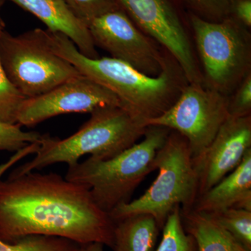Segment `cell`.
Listing matches in <instances>:
<instances>
[{
  "instance_id": "6da1fadb",
  "label": "cell",
  "mask_w": 251,
  "mask_h": 251,
  "mask_svg": "<svg viewBox=\"0 0 251 251\" xmlns=\"http://www.w3.org/2000/svg\"><path fill=\"white\" fill-rule=\"evenodd\" d=\"M115 222L90 188L57 173L0 179V239L14 244L31 235L99 242L113 249Z\"/></svg>"
},
{
  "instance_id": "7a4b0ae2",
  "label": "cell",
  "mask_w": 251,
  "mask_h": 251,
  "mask_svg": "<svg viewBox=\"0 0 251 251\" xmlns=\"http://www.w3.org/2000/svg\"><path fill=\"white\" fill-rule=\"evenodd\" d=\"M46 31L55 53L72 63L81 75L111 91L122 106L146 122L171 108L188 83L182 69L171 54L161 74L151 77L112 57H85L67 36Z\"/></svg>"
},
{
  "instance_id": "3957f363",
  "label": "cell",
  "mask_w": 251,
  "mask_h": 251,
  "mask_svg": "<svg viewBox=\"0 0 251 251\" xmlns=\"http://www.w3.org/2000/svg\"><path fill=\"white\" fill-rule=\"evenodd\" d=\"M147 128L145 120L125 107L99 109L91 113L88 121L67 138L44 134L35 156L15 168L9 176H22L56 163L72 166L87 154L94 159H108L137 143Z\"/></svg>"
},
{
  "instance_id": "277c9868",
  "label": "cell",
  "mask_w": 251,
  "mask_h": 251,
  "mask_svg": "<svg viewBox=\"0 0 251 251\" xmlns=\"http://www.w3.org/2000/svg\"><path fill=\"white\" fill-rule=\"evenodd\" d=\"M171 130L148 126L140 143L107 160L89 157L69 166L65 178L88 186L99 207L110 214L117 206L130 202L135 188L156 171L157 153Z\"/></svg>"
},
{
  "instance_id": "5b68a950",
  "label": "cell",
  "mask_w": 251,
  "mask_h": 251,
  "mask_svg": "<svg viewBox=\"0 0 251 251\" xmlns=\"http://www.w3.org/2000/svg\"><path fill=\"white\" fill-rule=\"evenodd\" d=\"M156 166L157 177L143 196L109 214L114 222L145 213L155 218L162 230L175 208L180 206L181 211L193 209L198 198V180L186 138L171 130L157 153Z\"/></svg>"
},
{
  "instance_id": "8992f818",
  "label": "cell",
  "mask_w": 251,
  "mask_h": 251,
  "mask_svg": "<svg viewBox=\"0 0 251 251\" xmlns=\"http://www.w3.org/2000/svg\"><path fill=\"white\" fill-rule=\"evenodd\" d=\"M187 15L203 85L229 97L251 73L250 29L232 16L210 22Z\"/></svg>"
},
{
  "instance_id": "52a82bcc",
  "label": "cell",
  "mask_w": 251,
  "mask_h": 251,
  "mask_svg": "<svg viewBox=\"0 0 251 251\" xmlns=\"http://www.w3.org/2000/svg\"><path fill=\"white\" fill-rule=\"evenodd\" d=\"M0 61L6 76L26 99L81 75L72 63L54 52L47 31L39 28L18 36L1 31Z\"/></svg>"
},
{
  "instance_id": "ba28073f",
  "label": "cell",
  "mask_w": 251,
  "mask_h": 251,
  "mask_svg": "<svg viewBox=\"0 0 251 251\" xmlns=\"http://www.w3.org/2000/svg\"><path fill=\"white\" fill-rule=\"evenodd\" d=\"M116 1L137 27L174 57L188 83L203 84L187 12L180 0Z\"/></svg>"
},
{
  "instance_id": "9c48e42d",
  "label": "cell",
  "mask_w": 251,
  "mask_h": 251,
  "mask_svg": "<svg viewBox=\"0 0 251 251\" xmlns=\"http://www.w3.org/2000/svg\"><path fill=\"white\" fill-rule=\"evenodd\" d=\"M229 97L201 83H188L175 103L160 116L147 121L175 130L187 140L192 158L212 142L229 117Z\"/></svg>"
},
{
  "instance_id": "30bf717a",
  "label": "cell",
  "mask_w": 251,
  "mask_h": 251,
  "mask_svg": "<svg viewBox=\"0 0 251 251\" xmlns=\"http://www.w3.org/2000/svg\"><path fill=\"white\" fill-rule=\"evenodd\" d=\"M87 26L96 47L145 75L156 77L166 65L169 52L137 27L121 8L94 18Z\"/></svg>"
},
{
  "instance_id": "8fae6325",
  "label": "cell",
  "mask_w": 251,
  "mask_h": 251,
  "mask_svg": "<svg viewBox=\"0 0 251 251\" xmlns=\"http://www.w3.org/2000/svg\"><path fill=\"white\" fill-rule=\"evenodd\" d=\"M114 106H122L116 95L92 79L80 75L42 95L26 99L18 110L16 123L21 126H34L58 115L91 114Z\"/></svg>"
},
{
  "instance_id": "7c38bea8",
  "label": "cell",
  "mask_w": 251,
  "mask_h": 251,
  "mask_svg": "<svg viewBox=\"0 0 251 251\" xmlns=\"http://www.w3.org/2000/svg\"><path fill=\"white\" fill-rule=\"evenodd\" d=\"M251 149V115L229 116L209 146L193 158L198 197L233 171Z\"/></svg>"
},
{
  "instance_id": "4fadbf2b",
  "label": "cell",
  "mask_w": 251,
  "mask_h": 251,
  "mask_svg": "<svg viewBox=\"0 0 251 251\" xmlns=\"http://www.w3.org/2000/svg\"><path fill=\"white\" fill-rule=\"evenodd\" d=\"M10 1L39 18L49 30L67 36L85 57L99 58L87 25L75 16L63 0Z\"/></svg>"
},
{
  "instance_id": "5bb4252c",
  "label": "cell",
  "mask_w": 251,
  "mask_h": 251,
  "mask_svg": "<svg viewBox=\"0 0 251 251\" xmlns=\"http://www.w3.org/2000/svg\"><path fill=\"white\" fill-rule=\"evenodd\" d=\"M229 208L251 211V149L233 171L198 198L193 209L212 214Z\"/></svg>"
},
{
  "instance_id": "9a60e30c",
  "label": "cell",
  "mask_w": 251,
  "mask_h": 251,
  "mask_svg": "<svg viewBox=\"0 0 251 251\" xmlns=\"http://www.w3.org/2000/svg\"><path fill=\"white\" fill-rule=\"evenodd\" d=\"M185 232L192 236L198 251H249L207 213L181 211Z\"/></svg>"
},
{
  "instance_id": "2e32d148",
  "label": "cell",
  "mask_w": 251,
  "mask_h": 251,
  "mask_svg": "<svg viewBox=\"0 0 251 251\" xmlns=\"http://www.w3.org/2000/svg\"><path fill=\"white\" fill-rule=\"evenodd\" d=\"M161 230L156 220L149 214H137L115 222V251H154Z\"/></svg>"
},
{
  "instance_id": "e0dca14e",
  "label": "cell",
  "mask_w": 251,
  "mask_h": 251,
  "mask_svg": "<svg viewBox=\"0 0 251 251\" xmlns=\"http://www.w3.org/2000/svg\"><path fill=\"white\" fill-rule=\"evenodd\" d=\"M9 170L6 163L0 164V179ZM80 244L52 236L31 235L9 244L0 239V251H78Z\"/></svg>"
},
{
  "instance_id": "ac0fdd59",
  "label": "cell",
  "mask_w": 251,
  "mask_h": 251,
  "mask_svg": "<svg viewBox=\"0 0 251 251\" xmlns=\"http://www.w3.org/2000/svg\"><path fill=\"white\" fill-rule=\"evenodd\" d=\"M162 230L161 242L156 251H198L194 238L186 233L183 227L180 206L168 216Z\"/></svg>"
},
{
  "instance_id": "d6986e66",
  "label": "cell",
  "mask_w": 251,
  "mask_h": 251,
  "mask_svg": "<svg viewBox=\"0 0 251 251\" xmlns=\"http://www.w3.org/2000/svg\"><path fill=\"white\" fill-rule=\"evenodd\" d=\"M209 214L241 245L251 251V211L229 208Z\"/></svg>"
},
{
  "instance_id": "ffe728a7",
  "label": "cell",
  "mask_w": 251,
  "mask_h": 251,
  "mask_svg": "<svg viewBox=\"0 0 251 251\" xmlns=\"http://www.w3.org/2000/svg\"><path fill=\"white\" fill-rule=\"evenodd\" d=\"M4 27H0V35ZM25 99L6 76L0 61V120L17 124L18 110Z\"/></svg>"
},
{
  "instance_id": "44dd1931",
  "label": "cell",
  "mask_w": 251,
  "mask_h": 251,
  "mask_svg": "<svg viewBox=\"0 0 251 251\" xmlns=\"http://www.w3.org/2000/svg\"><path fill=\"white\" fill-rule=\"evenodd\" d=\"M44 135L39 132L25 131L18 124L0 120V151L16 152L31 144L40 143Z\"/></svg>"
},
{
  "instance_id": "7402d4cb",
  "label": "cell",
  "mask_w": 251,
  "mask_h": 251,
  "mask_svg": "<svg viewBox=\"0 0 251 251\" xmlns=\"http://www.w3.org/2000/svg\"><path fill=\"white\" fill-rule=\"evenodd\" d=\"M187 12L210 22H220L232 14L233 0H180Z\"/></svg>"
},
{
  "instance_id": "603a6c76",
  "label": "cell",
  "mask_w": 251,
  "mask_h": 251,
  "mask_svg": "<svg viewBox=\"0 0 251 251\" xmlns=\"http://www.w3.org/2000/svg\"><path fill=\"white\" fill-rule=\"evenodd\" d=\"M80 21L87 24L94 18L119 9L116 0H63Z\"/></svg>"
},
{
  "instance_id": "cb8c5ba5",
  "label": "cell",
  "mask_w": 251,
  "mask_h": 251,
  "mask_svg": "<svg viewBox=\"0 0 251 251\" xmlns=\"http://www.w3.org/2000/svg\"><path fill=\"white\" fill-rule=\"evenodd\" d=\"M228 113L234 117L251 115V73L229 96Z\"/></svg>"
},
{
  "instance_id": "d4e9b609",
  "label": "cell",
  "mask_w": 251,
  "mask_h": 251,
  "mask_svg": "<svg viewBox=\"0 0 251 251\" xmlns=\"http://www.w3.org/2000/svg\"><path fill=\"white\" fill-rule=\"evenodd\" d=\"M231 16L251 29V0H233Z\"/></svg>"
},
{
  "instance_id": "484cf974",
  "label": "cell",
  "mask_w": 251,
  "mask_h": 251,
  "mask_svg": "<svg viewBox=\"0 0 251 251\" xmlns=\"http://www.w3.org/2000/svg\"><path fill=\"white\" fill-rule=\"evenodd\" d=\"M104 244L99 242H91L80 244L78 251H105Z\"/></svg>"
},
{
  "instance_id": "4316f807",
  "label": "cell",
  "mask_w": 251,
  "mask_h": 251,
  "mask_svg": "<svg viewBox=\"0 0 251 251\" xmlns=\"http://www.w3.org/2000/svg\"><path fill=\"white\" fill-rule=\"evenodd\" d=\"M4 0H0V9H1V6H2L3 3H4ZM5 25L4 21H3L2 18L0 16V27H4Z\"/></svg>"
}]
</instances>
